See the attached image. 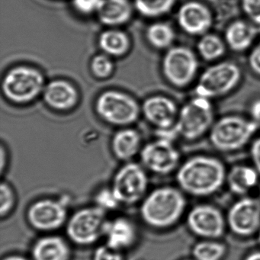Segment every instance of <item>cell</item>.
<instances>
[{"label":"cell","instance_id":"1","mask_svg":"<svg viewBox=\"0 0 260 260\" xmlns=\"http://www.w3.org/2000/svg\"><path fill=\"white\" fill-rule=\"evenodd\" d=\"M228 170L223 162L211 156L188 158L176 170V182L185 194L194 197L212 196L226 184Z\"/></svg>","mask_w":260,"mask_h":260},{"label":"cell","instance_id":"2","mask_svg":"<svg viewBox=\"0 0 260 260\" xmlns=\"http://www.w3.org/2000/svg\"><path fill=\"white\" fill-rule=\"evenodd\" d=\"M185 193L174 186H160L147 193L141 202L143 221L155 230H167L179 223L186 210Z\"/></svg>","mask_w":260,"mask_h":260},{"label":"cell","instance_id":"3","mask_svg":"<svg viewBox=\"0 0 260 260\" xmlns=\"http://www.w3.org/2000/svg\"><path fill=\"white\" fill-rule=\"evenodd\" d=\"M45 86V77L39 70L20 65L7 71L3 79L2 91L9 101L26 104L43 93Z\"/></svg>","mask_w":260,"mask_h":260},{"label":"cell","instance_id":"4","mask_svg":"<svg viewBox=\"0 0 260 260\" xmlns=\"http://www.w3.org/2000/svg\"><path fill=\"white\" fill-rule=\"evenodd\" d=\"M258 127V122L253 120L240 116L223 117L211 127L210 141L219 151H236L249 142Z\"/></svg>","mask_w":260,"mask_h":260},{"label":"cell","instance_id":"5","mask_svg":"<svg viewBox=\"0 0 260 260\" xmlns=\"http://www.w3.org/2000/svg\"><path fill=\"white\" fill-rule=\"evenodd\" d=\"M106 211L96 205L86 207L69 216L66 225L68 240L80 246L95 244L104 237Z\"/></svg>","mask_w":260,"mask_h":260},{"label":"cell","instance_id":"6","mask_svg":"<svg viewBox=\"0 0 260 260\" xmlns=\"http://www.w3.org/2000/svg\"><path fill=\"white\" fill-rule=\"evenodd\" d=\"M214 121V109L208 99L196 95L179 111L173 126L178 137L194 141L211 130Z\"/></svg>","mask_w":260,"mask_h":260},{"label":"cell","instance_id":"7","mask_svg":"<svg viewBox=\"0 0 260 260\" xmlns=\"http://www.w3.org/2000/svg\"><path fill=\"white\" fill-rule=\"evenodd\" d=\"M95 109L108 124L121 127L134 124L141 112V106L133 97L114 89L105 91L97 97Z\"/></svg>","mask_w":260,"mask_h":260},{"label":"cell","instance_id":"8","mask_svg":"<svg viewBox=\"0 0 260 260\" xmlns=\"http://www.w3.org/2000/svg\"><path fill=\"white\" fill-rule=\"evenodd\" d=\"M147 170L142 164L124 162L112 179V191L121 205H133L142 202L148 193Z\"/></svg>","mask_w":260,"mask_h":260},{"label":"cell","instance_id":"9","mask_svg":"<svg viewBox=\"0 0 260 260\" xmlns=\"http://www.w3.org/2000/svg\"><path fill=\"white\" fill-rule=\"evenodd\" d=\"M241 71L236 63L221 62L207 68L198 80L196 95L211 100L226 95L240 83Z\"/></svg>","mask_w":260,"mask_h":260},{"label":"cell","instance_id":"10","mask_svg":"<svg viewBox=\"0 0 260 260\" xmlns=\"http://www.w3.org/2000/svg\"><path fill=\"white\" fill-rule=\"evenodd\" d=\"M198 69L197 57L186 47L169 48L162 58V74L167 81L176 87H185L191 83L196 77Z\"/></svg>","mask_w":260,"mask_h":260},{"label":"cell","instance_id":"11","mask_svg":"<svg viewBox=\"0 0 260 260\" xmlns=\"http://www.w3.org/2000/svg\"><path fill=\"white\" fill-rule=\"evenodd\" d=\"M68 218V206L60 199H39L28 207L26 212L30 226L42 233L58 231L66 225Z\"/></svg>","mask_w":260,"mask_h":260},{"label":"cell","instance_id":"12","mask_svg":"<svg viewBox=\"0 0 260 260\" xmlns=\"http://www.w3.org/2000/svg\"><path fill=\"white\" fill-rule=\"evenodd\" d=\"M228 229L237 237H249L260 229L259 199L243 196L236 201L226 215Z\"/></svg>","mask_w":260,"mask_h":260},{"label":"cell","instance_id":"13","mask_svg":"<svg viewBox=\"0 0 260 260\" xmlns=\"http://www.w3.org/2000/svg\"><path fill=\"white\" fill-rule=\"evenodd\" d=\"M140 156L144 168L157 176H167L176 171L180 166L179 150L173 145V141L162 138L144 146Z\"/></svg>","mask_w":260,"mask_h":260},{"label":"cell","instance_id":"14","mask_svg":"<svg viewBox=\"0 0 260 260\" xmlns=\"http://www.w3.org/2000/svg\"><path fill=\"white\" fill-rule=\"evenodd\" d=\"M188 230L201 239L219 240L226 231V217L214 205L199 204L193 207L186 215Z\"/></svg>","mask_w":260,"mask_h":260},{"label":"cell","instance_id":"15","mask_svg":"<svg viewBox=\"0 0 260 260\" xmlns=\"http://www.w3.org/2000/svg\"><path fill=\"white\" fill-rule=\"evenodd\" d=\"M141 113L157 130H167L176 124L179 111L176 103L168 97L155 95L144 100Z\"/></svg>","mask_w":260,"mask_h":260},{"label":"cell","instance_id":"16","mask_svg":"<svg viewBox=\"0 0 260 260\" xmlns=\"http://www.w3.org/2000/svg\"><path fill=\"white\" fill-rule=\"evenodd\" d=\"M177 22L187 34L204 36L212 26V14L208 7L201 3H185L178 10Z\"/></svg>","mask_w":260,"mask_h":260},{"label":"cell","instance_id":"17","mask_svg":"<svg viewBox=\"0 0 260 260\" xmlns=\"http://www.w3.org/2000/svg\"><path fill=\"white\" fill-rule=\"evenodd\" d=\"M103 238L105 244L123 252L135 246L138 238V228L135 222L127 217L119 216L108 219Z\"/></svg>","mask_w":260,"mask_h":260},{"label":"cell","instance_id":"18","mask_svg":"<svg viewBox=\"0 0 260 260\" xmlns=\"http://www.w3.org/2000/svg\"><path fill=\"white\" fill-rule=\"evenodd\" d=\"M42 95L47 106L57 111L71 110L79 102L78 90L67 80L50 82L45 86Z\"/></svg>","mask_w":260,"mask_h":260},{"label":"cell","instance_id":"19","mask_svg":"<svg viewBox=\"0 0 260 260\" xmlns=\"http://www.w3.org/2000/svg\"><path fill=\"white\" fill-rule=\"evenodd\" d=\"M31 255V260H71L72 249L63 237L47 234L35 242Z\"/></svg>","mask_w":260,"mask_h":260},{"label":"cell","instance_id":"20","mask_svg":"<svg viewBox=\"0 0 260 260\" xmlns=\"http://www.w3.org/2000/svg\"><path fill=\"white\" fill-rule=\"evenodd\" d=\"M260 175L252 166L236 165L228 171L226 184L233 194L247 196L258 185Z\"/></svg>","mask_w":260,"mask_h":260},{"label":"cell","instance_id":"21","mask_svg":"<svg viewBox=\"0 0 260 260\" xmlns=\"http://www.w3.org/2000/svg\"><path fill=\"white\" fill-rule=\"evenodd\" d=\"M96 13L102 24L116 28L130 20L133 15V5L130 0H103Z\"/></svg>","mask_w":260,"mask_h":260},{"label":"cell","instance_id":"22","mask_svg":"<svg viewBox=\"0 0 260 260\" xmlns=\"http://www.w3.org/2000/svg\"><path fill=\"white\" fill-rule=\"evenodd\" d=\"M111 147L117 159L124 162H130L138 153H141V135L133 128L121 129L114 135Z\"/></svg>","mask_w":260,"mask_h":260},{"label":"cell","instance_id":"23","mask_svg":"<svg viewBox=\"0 0 260 260\" xmlns=\"http://www.w3.org/2000/svg\"><path fill=\"white\" fill-rule=\"evenodd\" d=\"M260 31V27L244 21L231 23L225 31L226 45L236 52L247 50L255 41Z\"/></svg>","mask_w":260,"mask_h":260},{"label":"cell","instance_id":"24","mask_svg":"<svg viewBox=\"0 0 260 260\" xmlns=\"http://www.w3.org/2000/svg\"><path fill=\"white\" fill-rule=\"evenodd\" d=\"M99 46L104 54L110 57H121L128 52L131 41L124 31L116 28L106 30L100 34Z\"/></svg>","mask_w":260,"mask_h":260},{"label":"cell","instance_id":"25","mask_svg":"<svg viewBox=\"0 0 260 260\" xmlns=\"http://www.w3.org/2000/svg\"><path fill=\"white\" fill-rule=\"evenodd\" d=\"M228 247L224 243L215 239H202L191 249L194 260H222L224 258Z\"/></svg>","mask_w":260,"mask_h":260},{"label":"cell","instance_id":"26","mask_svg":"<svg viewBox=\"0 0 260 260\" xmlns=\"http://www.w3.org/2000/svg\"><path fill=\"white\" fill-rule=\"evenodd\" d=\"M174 30L165 22L151 24L146 31V39L148 43L156 49L170 48L175 40Z\"/></svg>","mask_w":260,"mask_h":260},{"label":"cell","instance_id":"27","mask_svg":"<svg viewBox=\"0 0 260 260\" xmlns=\"http://www.w3.org/2000/svg\"><path fill=\"white\" fill-rule=\"evenodd\" d=\"M176 0H135L134 7L144 17L157 18L171 11Z\"/></svg>","mask_w":260,"mask_h":260},{"label":"cell","instance_id":"28","mask_svg":"<svg viewBox=\"0 0 260 260\" xmlns=\"http://www.w3.org/2000/svg\"><path fill=\"white\" fill-rule=\"evenodd\" d=\"M197 49L204 60L211 61L220 58L224 54L225 45L218 36L205 34L198 42Z\"/></svg>","mask_w":260,"mask_h":260},{"label":"cell","instance_id":"29","mask_svg":"<svg viewBox=\"0 0 260 260\" xmlns=\"http://www.w3.org/2000/svg\"><path fill=\"white\" fill-rule=\"evenodd\" d=\"M16 205V194L12 185L5 181L0 185V217H8Z\"/></svg>","mask_w":260,"mask_h":260},{"label":"cell","instance_id":"30","mask_svg":"<svg viewBox=\"0 0 260 260\" xmlns=\"http://www.w3.org/2000/svg\"><path fill=\"white\" fill-rule=\"evenodd\" d=\"M90 70L93 76L99 79L109 78L114 71V63L110 56L100 54L92 57Z\"/></svg>","mask_w":260,"mask_h":260},{"label":"cell","instance_id":"31","mask_svg":"<svg viewBox=\"0 0 260 260\" xmlns=\"http://www.w3.org/2000/svg\"><path fill=\"white\" fill-rule=\"evenodd\" d=\"M95 205L105 211H114L120 206L121 203L112 191V188H103L95 194Z\"/></svg>","mask_w":260,"mask_h":260},{"label":"cell","instance_id":"32","mask_svg":"<svg viewBox=\"0 0 260 260\" xmlns=\"http://www.w3.org/2000/svg\"><path fill=\"white\" fill-rule=\"evenodd\" d=\"M92 260H124V256L121 251L103 244L94 250Z\"/></svg>","mask_w":260,"mask_h":260},{"label":"cell","instance_id":"33","mask_svg":"<svg viewBox=\"0 0 260 260\" xmlns=\"http://www.w3.org/2000/svg\"><path fill=\"white\" fill-rule=\"evenodd\" d=\"M242 8L249 20L260 27V0H242Z\"/></svg>","mask_w":260,"mask_h":260},{"label":"cell","instance_id":"34","mask_svg":"<svg viewBox=\"0 0 260 260\" xmlns=\"http://www.w3.org/2000/svg\"><path fill=\"white\" fill-rule=\"evenodd\" d=\"M103 0H72L76 11L80 14L90 15L97 13Z\"/></svg>","mask_w":260,"mask_h":260},{"label":"cell","instance_id":"35","mask_svg":"<svg viewBox=\"0 0 260 260\" xmlns=\"http://www.w3.org/2000/svg\"><path fill=\"white\" fill-rule=\"evenodd\" d=\"M249 65L255 74L260 76V42L252 48L249 54Z\"/></svg>","mask_w":260,"mask_h":260},{"label":"cell","instance_id":"36","mask_svg":"<svg viewBox=\"0 0 260 260\" xmlns=\"http://www.w3.org/2000/svg\"><path fill=\"white\" fill-rule=\"evenodd\" d=\"M250 157L252 165L260 175V138H257L252 143L250 147Z\"/></svg>","mask_w":260,"mask_h":260},{"label":"cell","instance_id":"37","mask_svg":"<svg viewBox=\"0 0 260 260\" xmlns=\"http://www.w3.org/2000/svg\"><path fill=\"white\" fill-rule=\"evenodd\" d=\"M251 114H252L253 121L258 122L260 120V100L255 102L251 107Z\"/></svg>","mask_w":260,"mask_h":260},{"label":"cell","instance_id":"38","mask_svg":"<svg viewBox=\"0 0 260 260\" xmlns=\"http://www.w3.org/2000/svg\"><path fill=\"white\" fill-rule=\"evenodd\" d=\"M7 150L4 148V145L1 146V166H0V169H1V174H4V171L7 169Z\"/></svg>","mask_w":260,"mask_h":260},{"label":"cell","instance_id":"39","mask_svg":"<svg viewBox=\"0 0 260 260\" xmlns=\"http://www.w3.org/2000/svg\"><path fill=\"white\" fill-rule=\"evenodd\" d=\"M243 260H260V250L249 252L245 256Z\"/></svg>","mask_w":260,"mask_h":260},{"label":"cell","instance_id":"40","mask_svg":"<svg viewBox=\"0 0 260 260\" xmlns=\"http://www.w3.org/2000/svg\"><path fill=\"white\" fill-rule=\"evenodd\" d=\"M2 260H30L28 259L26 257L23 256L22 255H19V254H13V255H7L4 257Z\"/></svg>","mask_w":260,"mask_h":260},{"label":"cell","instance_id":"41","mask_svg":"<svg viewBox=\"0 0 260 260\" xmlns=\"http://www.w3.org/2000/svg\"><path fill=\"white\" fill-rule=\"evenodd\" d=\"M257 239H258V243L260 244V229L258 233H257Z\"/></svg>","mask_w":260,"mask_h":260},{"label":"cell","instance_id":"42","mask_svg":"<svg viewBox=\"0 0 260 260\" xmlns=\"http://www.w3.org/2000/svg\"><path fill=\"white\" fill-rule=\"evenodd\" d=\"M184 260H194V259H193V258H192V259H184Z\"/></svg>","mask_w":260,"mask_h":260},{"label":"cell","instance_id":"43","mask_svg":"<svg viewBox=\"0 0 260 260\" xmlns=\"http://www.w3.org/2000/svg\"><path fill=\"white\" fill-rule=\"evenodd\" d=\"M258 199H259V200H260V194H259V198H258Z\"/></svg>","mask_w":260,"mask_h":260}]
</instances>
